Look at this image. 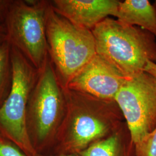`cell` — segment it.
<instances>
[{
    "label": "cell",
    "instance_id": "6",
    "mask_svg": "<svg viewBox=\"0 0 156 156\" xmlns=\"http://www.w3.org/2000/svg\"><path fill=\"white\" fill-rule=\"evenodd\" d=\"M13 78L11 89L0 106V134L17 145L27 156H36L28 138L26 113L28 98L37 82L39 70L12 46Z\"/></svg>",
    "mask_w": 156,
    "mask_h": 156
},
{
    "label": "cell",
    "instance_id": "7",
    "mask_svg": "<svg viewBox=\"0 0 156 156\" xmlns=\"http://www.w3.org/2000/svg\"><path fill=\"white\" fill-rule=\"evenodd\" d=\"M124 122L136 144L156 128V79L143 72L128 78L115 96Z\"/></svg>",
    "mask_w": 156,
    "mask_h": 156
},
{
    "label": "cell",
    "instance_id": "13",
    "mask_svg": "<svg viewBox=\"0 0 156 156\" xmlns=\"http://www.w3.org/2000/svg\"><path fill=\"white\" fill-rule=\"evenodd\" d=\"M135 156H156V128L135 145Z\"/></svg>",
    "mask_w": 156,
    "mask_h": 156
},
{
    "label": "cell",
    "instance_id": "8",
    "mask_svg": "<svg viewBox=\"0 0 156 156\" xmlns=\"http://www.w3.org/2000/svg\"><path fill=\"white\" fill-rule=\"evenodd\" d=\"M127 79L104 57L96 53L71 80L67 89L102 99L114 100Z\"/></svg>",
    "mask_w": 156,
    "mask_h": 156
},
{
    "label": "cell",
    "instance_id": "5",
    "mask_svg": "<svg viewBox=\"0 0 156 156\" xmlns=\"http://www.w3.org/2000/svg\"><path fill=\"white\" fill-rule=\"evenodd\" d=\"M49 2L12 0L4 22L9 42L38 70L49 55L46 16Z\"/></svg>",
    "mask_w": 156,
    "mask_h": 156
},
{
    "label": "cell",
    "instance_id": "20",
    "mask_svg": "<svg viewBox=\"0 0 156 156\" xmlns=\"http://www.w3.org/2000/svg\"><path fill=\"white\" fill-rule=\"evenodd\" d=\"M154 5L155 6V8H156V1H155V2H154Z\"/></svg>",
    "mask_w": 156,
    "mask_h": 156
},
{
    "label": "cell",
    "instance_id": "19",
    "mask_svg": "<svg viewBox=\"0 0 156 156\" xmlns=\"http://www.w3.org/2000/svg\"><path fill=\"white\" fill-rule=\"evenodd\" d=\"M5 139L4 138H3L2 136V135L0 134V142H1V141H3L4 140H5Z\"/></svg>",
    "mask_w": 156,
    "mask_h": 156
},
{
    "label": "cell",
    "instance_id": "14",
    "mask_svg": "<svg viewBox=\"0 0 156 156\" xmlns=\"http://www.w3.org/2000/svg\"><path fill=\"white\" fill-rule=\"evenodd\" d=\"M0 156H27L17 145L8 140L0 142Z\"/></svg>",
    "mask_w": 156,
    "mask_h": 156
},
{
    "label": "cell",
    "instance_id": "16",
    "mask_svg": "<svg viewBox=\"0 0 156 156\" xmlns=\"http://www.w3.org/2000/svg\"><path fill=\"white\" fill-rule=\"evenodd\" d=\"M144 71L149 73L156 79V63L151 62H148L145 67Z\"/></svg>",
    "mask_w": 156,
    "mask_h": 156
},
{
    "label": "cell",
    "instance_id": "17",
    "mask_svg": "<svg viewBox=\"0 0 156 156\" xmlns=\"http://www.w3.org/2000/svg\"><path fill=\"white\" fill-rule=\"evenodd\" d=\"M8 40L7 33L4 24H0V46Z\"/></svg>",
    "mask_w": 156,
    "mask_h": 156
},
{
    "label": "cell",
    "instance_id": "12",
    "mask_svg": "<svg viewBox=\"0 0 156 156\" xmlns=\"http://www.w3.org/2000/svg\"><path fill=\"white\" fill-rule=\"evenodd\" d=\"M12 45L7 40L0 46V106L10 93L13 78Z\"/></svg>",
    "mask_w": 156,
    "mask_h": 156
},
{
    "label": "cell",
    "instance_id": "15",
    "mask_svg": "<svg viewBox=\"0 0 156 156\" xmlns=\"http://www.w3.org/2000/svg\"><path fill=\"white\" fill-rule=\"evenodd\" d=\"M12 0H0V24H4Z\"/></svg>",
    "mask_w": 156,
    "mask_h": 156
},
{
    "label": "cell",
    "instance_id": "11",
    "mask_svg": "<svg viewBox=\"0 0 156 156\" xmlns=\"http://www.w3.org/2000/svg\"><path fill=\"white\" fill-rule=\"evenodd\" d=\"M115 17L123 23L143 28L156 38V9L149 1H120Z\"/></svg>",
    "mask_w": 156,
    "mask_h": 156
},
{
    "label": "cell",
    "instance_id": "18",
    "mask_svg": "<svg viewBox=\"0 0 156 156\" xmlns=\"http://www.w3.org/2000/svg\"><path fill=\"white\" fill-rule=\"evenodd\" d=\"M36 156H79L78 154H62V155H54V154H37Z\"/></svg>",
    "mask_w": 156,
    "mask_h": 156
},
{
    "label": "cell",
    "instance_id": "4",
    "mask_svg": "<svg viewBox=\"0 0 156 156\" xmlns=\"http://www.w3.org/2000/svg\"><path fill=\"white\" fill-rule=\"evenodd\" d=\"M48 52L64 89L95 56L94 37L91 30L73 24L56 12L50 1L46 16Z\"/></svg>",
    "mask_w": 156,
    "mask_h": 156
},
{
    "label": "cell",
    "instance_id": "3",
    "mask_svg": "<svg viewBox=\"0 0 156 156\" xmlns=\"http://www.w3.org/2000/svg\"><path fill=\"white\" fill-rule=\"evenodd\" d=\"M91 31L96 53L126 78L144 72L149 62L156 63V38L143 28L108 17Z\"/></svg>",
    "mask_w": 156,
    "mask_h": 156
},
{
    "label": "cell",
    "instance_id": "2",
    "mask_svg": "<svg viewBox=\"0 0 156 156\" xmlns=\"http://www.w3.org/2000/svg\"><path fill=\"white\" fill-rule=\"evenodd\" d=\"M67 109L65 89L48 55L39 70L26 108V126L31 144L37 154H51Z\"/></svg>",
    "mask_w": 156,
    "mask_h": 156
},
{
    "label": "cell",
    "instance_id": "1",
    "mask_svg": "<svg viewBox=\"0 0 156 156\" xmlns=\"http://www.w3.org/2000/svg\"><path fill=\"white\" fill-rule=\"evenodd\" d=\"M67 109L51 154H78L114 133L124 122L114 100L65 89Z\"/></svg>",
    "mask_w": 156,
    "mask_h": 156
},
{
    "label": "cell",
    "instance_id": "9",
    "mask_svg": "<svg viewBox=\"0 0 156 156\" xmlns=\"http://www.w3.org/2000/svg\"><path fill=\"white\" fill-rule=\"evenodd\" d=\"M119 2L117 0L50 1L58 14L79 27L91 31L105 19L115 16Z\"/></svg>",
    "mask_w": 156,
    "mask_h": 156
},
{
    "label": "cell",
    "instance_id": "10",
    "mask_svg": "<svg viewBox=\"0 0 156 156\" xmlns=\"http://www.w3.org/2000/svg\"><path fill=\"white\" fill-rule=\"evenodd\" d=\"M79 156H135L134 141L125 122L105 138L78 154Z\"/></svg>",
    "mask_w": 156,
    "mask_h": 156
}]
</instances>
